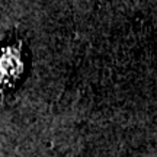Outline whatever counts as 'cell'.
<instances>
[{
    "label": "cell",
    "instance_id": "cell-1",
    "mask_svg": "<svg viewBox=\"0 0 157 157\" xmlns=\"http://www.w3.org/2000/svg\"><path fill=\"white\" fill-rule=\"evenodd\" d=\"M23 73L21 45H7L0 50V92L15 87Z\"/></svg>",
    "mask_w": 157,
    "mask_h": 157
}]
</instances>
